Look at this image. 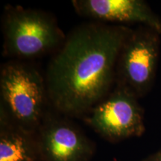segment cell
Returning a JSON list of instances; mask_svg holds the SVG:
<instances>
[{
	"label": "cell",
	"instance_id": "cell-3",
	"mask_svg": "<svg viewBox=\"0 0 161 161\" xmlns=\"http://www.w3.org/2000/svg\"><path fill=\"white\" fill-rule=\"evenodd\" d=\"M51 108L45 75L29 61L8 60L0 67V109L19 126L37 132Z\"/></svg>",
	"mask_w": 161,
	"mask_h": 161
},
{
	"label": "cell",
	"instance_id": "cell-2",
	"mask_svg": "<svg viewBox=\"0 0 161 161\" xmlns=\"http://www.w3.org/2000/svg\"><path fill=\"white\" fill-rule=\"evenodd\" d=\"M3 56L30 60L53 55L66 35L53 15L42 10L7 5L2 16Z\"/></svg>",
	"mask_w": 161,
	"mask_h": 161
},
{
	"label": "cell",
	"instance_id": "cell-6",
	"mask_svg": "<svg viewBox=\"0 0 161 161\" xmlns=\"http://www.w3.org/2000/svg\"><path fill=\"white\" fill-rule=\"evenodd\" d=\"M37 134L43 161H91L95 154L93 141L68 116L52 107Z\"/></svg>",
	"mask_w": 161,
	"mask_h": 161
},
{
	"label": "cell",
	"instance_id": "cell-5",
	"mask_svg": "<svg viewBox=\"0 0 161 161\" xmlns=\"http://www.w3.org/2000/svg\"><path fill=\"white\" fill-rule=\"evenodd\" d=\"M81 119L98 135L110 142L140 136L146 129L144 110L139 98L130 90L116 84Z\"/></svg>",
	"mask_w": 161,
	"mask_h": 161
},
{
	"label": "cell",
	"instance_id": "cell-9",
	"mask_svg": "<svg viewBox=\"0 0 161 161\" xmlns=\"http://www.w3.org/2000/svg\"><path fill=\"white\" fill-rule=\"evenodd\" d=\"M145 161H161V150L155 154H152L149 158H148Z\"/></svg>",
	"mask_w": 161,
	"mask_h": 161
},
{
	"label": "cell",
	"instance_id": "cell-8",
	"mask_svg": "<svg viewBox=\"0 0 161 161\" xmlns=\"http://www.w3.org/2000/svg\"><path fill=\"white\" fill-rule=\"evenodd\" d=\"M0 161H43L37 132L16 124L1 109Z\"/></svg>",
	"mask_w": 161,
	"mask_h": 161
},
{
	"label": "cell",
	"instance_id": "cell-4",
	"mask_svg": "<svg viewBox=\"0 0 161 161\" xmlns=\"http://www.w3.org/2000/svg\"><path fill=\"white\" fill-rule=\"evenodd\" d=\"M160 34L139 25L127 38L119 55L116 84L139 99L150 92L155 80L160 52Z\"/></svg>",
	"mask_w": 161,
	"mask_h": 161
},
{
	"label": "cell",
	"instance_id": "cell-7",
	"mask_svg": "<svg viewBox=\"0 0 161 161\" xmlns=\"http://www.w3.org/2000/svg\"><path fill=\"white\" fill-rule=\"evenodd\" d=\"M72 5L80 17L111 25L138 23L161 35V19L142 0H73Z\"/></svg>",
	"mask_w": 161,
	"mask_h": 161
},
{
	"label": "cell",
	"instance_id": "cell-1",
	"mask_svg": "<svg viewBox=\"0 0 161 161\" xmlns=\"http://www.w3.org/2000/svg\"><path fill=\"white\" fill-rule=\"evenodd\" d=\"M133 29L91 21L76 26L52 55L45 78L50 106L82 118L113 90L122 46Z\"/></svg>",
	"mask_w": 161,
	"mask_h": 161
}]
</instances>
